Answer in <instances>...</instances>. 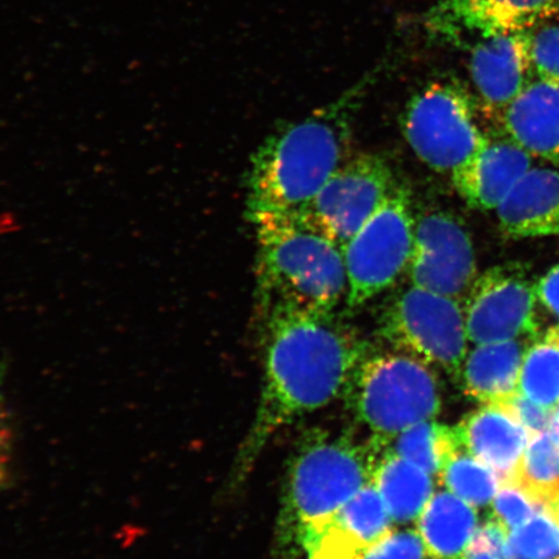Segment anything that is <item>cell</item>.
Listing matches in <instances>:
<instances>
[{"mask_svg":"<svg viewBox=\"0 0 559 559\" xmlns=\"http://www.w3.org/2000/svg\"><path fill=\"white\" fill-rule=\"evenodd\" d=\"M536 79L559 83V24L542 25L531 35Z\"/></svg>","mask_w":559,"mask_h":559,"instance_id":"obj_27","label":"cell"},{"mask_svg":"<svg viewBox=\"0 0 559 559\" xmlns=\"http://www.w3.org/2000/svg\"><path fill=\"white\" fill-rule=\"evenodd\" d=\"M258 241L257 283L262 312H335L347 297L344 251L297 213L251 219Z\"/></svg>","mask_w":559,"mask_h":559,"instance_id":"obj_3","label":"cell"},{"mask_svg":"<svg viewBox=\"0 0 559 559\" xmlns=\"http://www.w3.org/2000/svg\"><path fill=\"white\" fill-rule=\"evenodd\" d=\"M508 559H558L559 522L544 508L508 537Z\"/></svg>","mask_w":559,"mask_h":559,"instance_id":"obj_26","label":"cell"},{"mask_svg":"<svg viewBox=\"0 0 559 559\" xmlns=\"http://www.w3.org/2000/svg\"><path fill=\"white\" fill-rule=\"evenodd\" d=\"M550 435L554 436L559 442V408L551 411L549 426Z\"/></svg>","mask_w":559,"mask_h":559,"instance_id":"obj_34","label":"cell"},{"mask_svg":"<svg viewBox=\"0 0 559 559\" xmlns=\"http://www.w3.org/2000/svg\"><path fill=\"white\" fill-rule=\"evenodd\" d=\"M551 513L555 514L557 521L559 522V500L556 502V506L550 509Z\"/></svg>","mask_w":559,"mask_h":559,"instance_id":"obj_35","label":"cell"},{"mask_svg":"<svg viewBox=\"0 0 559 559\" xmlns=\"http://www.w3.org/2000/svg\"><path fill=\"white\" fill-rule=\"evenodd\" d=\"M542 509L544 507L537 504L522 488L515 485H502L493 499L496 520L504 524L507 530L523 526Z\"/></svg>","mask_w":559,"mask_h":559,"instance_id":"obj_28","label":"cell"},{"mask_svg":"<svg viewBox=\"0 0 559 559\" xmlns=\"http://www.w3.org/2000/svg\"><path fill=\"white\" fill-rule=\"evenodd\" d=\"M393 524L380 493L369 484L307 531L302 554L309 559H362L394 530Z\"/></svg>","mask_w":559,"mask_h":559,"instance_id":"obj_13","label":"cell"},{"mask_svg":"<svg viewBox=\"0 0 559 559\" xmlns=\"http://www.w3.org/2000/svg\"><path fill=\"white\" fill-rule=\"evenodd\" d=\"M559 559V558H558Z\"/></svg>","mask_w":559,"mask_h":559,"instance_id":"obj_37","label":"cell"},{"mask_svg":"<svg viewBox=\"0 0 559 559\" xmlns=\"http://www.w3.org/2000/svg\"><path fill=\"white\" fill-rule=\"evenodd\" d=\"M515 486L544 508L559 500V442L547 432L533 436L523 453Z\"/></svg>","mask_w":559,"mask_h":559,"instance_id":"obj_24","label":"cell"},{"mask_svg":"<svg viewBox=\"0 0 559 559\" xmlns=\"http://www.w3.org/2000/svg\"><path fill=\"white\" fill-rule=\"evenodd\" d=\"M432 478L408 460L388 451H376L370 485L380 493L394 523L417 521L436 493Z\"/></svg>","mask_w":559,"mask_h":559,"instance_id":"obj_20","label":"cell"},{"mask_svg":"<svg viewBox=\"0 0 559 559\" xmlns=\"http://www.w3.org/2000/svg\"><path fill=\"white\" fill-rule=\"evenodd\" d=\"M397 185L386 159L362 153L348 157L297 214L344 249Z\"/></svg>","mask_w":559,"mask_h":559,"instance_id":"obj_9","label":"cell"},{"mask_svg":"<svg viewBox=\"0 0 559 559\" xmlns=\"http://www.w3.org/2000/svg\"><path fill=\"white\" fill-rule=\"evenodd\" d=\"M500 118L507 136L531 156L559 165V83L535 79Z\"/></svg>","mask_w":559,"mask_h":559,"instance_id":"obj_17","label":"cell"},{"mask_svg":"<svg viewBox=\"0 0 559 559\" xmlns=\"http://www.w3.org/2000/svg\"><path fill=\"white\" fill-rule=\"evenodd\" d=\"M438 477L447 491L474 508L488 506L499 491L498 475L463 449H459L445 461Z\"/></svg>","mask_w":559,"mask_h":559,"instance_id":"obj_25","label":"cell"},{"mask_svg":"<svg viewBox=\"0 0 559 559\" xmlns=\"http://www.w3.org/2000/svg\"><path fill=\"white\" fill-rule=\"evenodd\" d=\"M379 334L396 353L460 379L471 341L460 300L411 285L384 307Z\"/></svg>","mask_w":559,"mask_h":559,"instance_id":"obj_7","label":"cell"},{"mask_svg":"<svg viewBox=\"0 0 559 559\" xmlns=\"http://www.w3.org/2000/svg\"><path fill=\"white\" fill-rule=\"evenodd\" d=\"M402 124L412 151L439 173H452L489 138L480 128L477 102L452 76L419 88L404 109Z\"/></svg>","mask_w":559,"mask_h":559,"instance_id":"obj_6","label":"cell"},{"mask_svg":"<svg viewBox=\"0 0 559 559\" xmlns=\"http://www.w3.org/2000/svg\"><path fill=\"white\" fill-rule=\"evenodd\" d=\"M461 449L492 469L500 485H514L530 432L496 404H485L454 426Z\"/></svg>","mask_w":559,"mask_h":559,"instance_id":"obj_16","label":"cell"},{"mask_svg":"<svg viewBox=\"0 0 559 559\" xmlns=\"http://www.w3.org/2000/svg\"><path fill=\"white\" fill-rule=\"evenodd\" d=\"M508 530L498 520L477 528L461 559H508Z\"/></svg>","mask_w":559,"mask_h":559,"instance_id":"obj_30","label":"cell"},{"mask_svg":"<svg viewBox=\"0 0 559 559\" xmlns=\"http://www.w3.org/2000/svg\"><path fill=\"white\" fill-rule=\"evenodd\" d=\"M520 393L549 411L559 402V325L528 346L520 376Z\"/></svg>","mask_w":559,"mask_h":559,"instance_id":"obj_23","label":"cell"},{"mask_svg":"<svg viewBox=\"0 0 559 559\" xmlns=\"http://www.w3.org/2000/svg\"><path fill=\"white\" fill-rule=\"evenodd\" d=\"M495 404L523 425L530 436L540 435L548 429L551 411L530 401L521 393L510 395L507 400Z\"/></svg>","mask_w":559,"mask_h":559,"instance_id":"obj_32","label":"cell"},{"mask_svg":"<svg viewBox=\"0 0 559 559\" xmlns=\"http://www.w3.org/2000/svg\"><path fill=\"white\" fill-rule=\"evenodd\" d=\"M475 508L450 491H439L419 514L416 531L432 559H461L477 531Z\"/></svg>","mask_w":559,"mask_h":559,"instance_id":"obj_21","label":"cell"},{"mask_svg":"<svg viewBox=\"0 0 559 559\" xmlns=\"http://www.w3.org/2000/svg\"><path fill=\"white\" fill-rule=\"evenodd\" d=\"M496 210L512 239L559 235V171L530 169Z\"/></svg>","mask_w":559,"mask_h":559,"instance_id":"obj_18","label":"cell"},{"mask_svg":"<svg viewBox=\"0 0 559 559\" xmlns=\"http://www.w3.org/2000/svg\"><path fill=\"white\" fill-rule=\"evenodd\" d=\"M524 340L477 345L466 356L460 379L465 394L484 404H495L516 393L524 355Z\"/></svg>","mask_w":559,"mask_h":559,"instance_id":"obj_19","label":"cell"},{"mask_svg":"<svg viewBox=\"0 0 559 559\" xmlns=\"http://www.w3.org/2000/svg\"><path fill=\"white\" fill-rule=\"evenodd\" d=\"M425 545L416 530H393L362 559H426Z\"/></svg>","mask_w":559,"mask_h":559,"instance_id":"obj_29","label":"cell"},{"mask_svg":"<svg viewBox=\"0 0 559 559\" xmlns=\"http://www.w3.org/2000/svg\"><path fill=\"white\" fill-rule=\"evenodd\" d=\"M390 62L384 59L337 99L264 140L251 157L250 221L297 213L319 193L348 158L356 114Z\"/></svg>","mask_w":559,"mask_h":559,"instance_id":"obj_2","label":"cell"},{"mask_svg":"<svg viewBox=\"0 0 559 559\" xmlns=\"http://www.w3.org/2000/svg\"><path fill=\"white\" fill-rule=\"evenodd\" d=\"M463 305L475 345L531 338L537 334L536 284L527 264L508 262L477 276Z\"/></svg>","mask_w":559,"mask_h":559,"instance_id":"obj_10","label":"cell"},{"mask_svg":"<svg viewBox=\"0 0 559 559\" xmlns=\"http://www.w3.org/2000/svg\"><path fill=\"white\" fill-rule=\"evenodd\" d=\"M345 395L356 418L372 432L374 444L435 419L442 408L432 368L396 352L369 354L355 370Z\"/></svg>","mask_w":559,"mask_h":559,"instance_id":"obj_5","label":"cell"},{"mask_svg":"<svg viewBox=\"0 0 559 559\" xmlns=\"http://www.w3.org/2000/svg\"><path fill=\"white\" fill-rule=\"evenodd\" d=\"M263 313L260 403L234 467V485L253 469L265 445L285 426L345 395L370 354L366 341L335 312Z\"/></svg>","mask_w":559,"mask_h":559,"instance_id":"obj_1","label":"cell"},{"mask_svg":"<svg viewBox=\"0 0 559 559\" xmlns=\"http://www.w3.org/2000/svg\"><path fill=\"white\" fill-rule=\"evenodd\" d=\"M531 32L493 35L472 45L469 70L489 114L504 110L536 79L531 60Z\"/></svg>","mask_w":559,"mask_h":559,"instance_id":"obj_14","label":"cell"},{"mask_svg":"<svg viewBox=\"0 0 559 559\" xmlns=\"http://www.w3.org/2000/svg\"><path fill=\"white\" fill-rule=\"evenodd\" d=\"M531 155L510 138H488L484 146L454 169L452 183L467 205L481 212L498 209L524 174Z\"/></svg>","mask_w":559,"mask_h":559,"instance_id":"obj_15","label":"cell"},{"mask_svg":"<svg viewBox=\"0 0 559 559\" xmlns=\"http://www.w3.org/2000/svg\"><path fill=\"white\" fill-rule=\"evenodd\" d=\"M415 226L408 188L397 185L342 249L348 284L346 311L367 305L407 270Z\"/></svg>","mask_w":559,"mask_h":559,"instance_id":"obj_8","label":"cell"},{"mask_svg":"<svg viewBox=\"0 0 559 559\" xmlns=\"http://www.w3.org/2000/svg\"><path fill=\"white\" fill-rule=\"evenodd\" d=\"M429 559H432V558H429Z\"/></svg>","mask_w":559,"mask_h":559,"instance_id":"obj_36","label":"cell"},{"mask_svg":"<svg viewBox=\"0 0 559 559\" xmlns=\"http://www.w3.org/2000/svg\"><path fill=\"white\" fill-rule=\"evenodd\" d=\"M5 366L0 362V491L9 485L16 436L11 405L5 395Z\"/></svg>","mask_w":559,"mask_h":559,"instance_id":"obj_31","label":"cell"},{"mask_svg":"<svg viewBox=\"0 0 559 559\" xmlns=\"http://www.w3.org/2000/svg\"><path fill=\"white\" fill-rule=\"evenodd\" d=\"M559 16V0H440L426 13L432 39L465 46L493 35L535 31Z\"/></svg>","mask_w":559,"mask_h":559,"instance_id":"obj_12","label":"cell"},{"mask_svg":"<svg viewBox=\"0 0 559 559\" xmlns=\"http://www.w3.org/2000/svg\"><path fill=\"white\" fill-rule=\"evenodd\" d=\"M407 271L411 285L419 289L465 298L477 278L469 234L450 213L437 210L419 215Z\"/></svg>","mask_w":559,"mask_h":559,"instance_id":"obj_11","label":"cell"},{"mask_svg":"<svg viewBox=\"0 0 559 559\" xmlns=\"http://www.w3.org/2000/svg\"><path fill=\"white\" fill-rule=\"evenodd\" d=\"M373 445L346 436H312L293 457L280 504L275 549L285 557L302 554L304 535L330 519L370 484Z\"/></svg>","mask_w":559,"mask_h":559,"instance_id":"obj_4","label":"cell"},{"mask_svg":"<svg viewBox=\"0 0 559 559\" xmlns=\"http://www.w3.org/2000/svg\"><path fill=\"white\" fill-rule=\"evenodd\" d=\"M537 297L559 320V263L536 284Z\"/></svg>","mask_w":559,"mask_h":559,"instance_id":"obj_33","label":"cell"},{"mask_svg":"<svg viewBox=\"0 0 559 559\" xmlns=\"http://www.w3.org/2000/svg\"><path fill=\"white\" fill-rule=\"evenodd\" d=\"M372 445L376 451H388L411 461L432 477L461 449L456 430L437 423L436 418L411 426L388 442Z\"/></svg>","mask_w":559,"mask_h":559,"instance_id":"obj_22","label":"cell"}]
</instances>
